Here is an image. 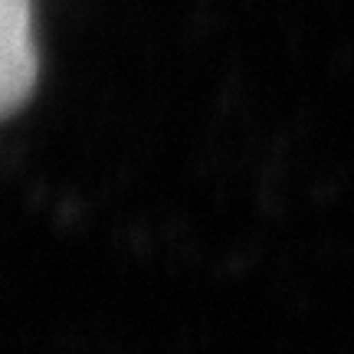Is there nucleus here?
Here are the masks:
<instances>
[{
  "instance_id": "1",
  "label": "nucleus",
  "mask_w": 354,
  "mask_h": 354,
  "mask_svg": "<svg viewBox=\"0 0 354 354\" xmlns=\"http://www.w3.org/2000/svg\"><path fill=\"white\" fill-rule=\"evenodd\" d=\"M37 37L33 0H0V99L13 115L37 86Z\"/></svg>"
}]
</instances>
